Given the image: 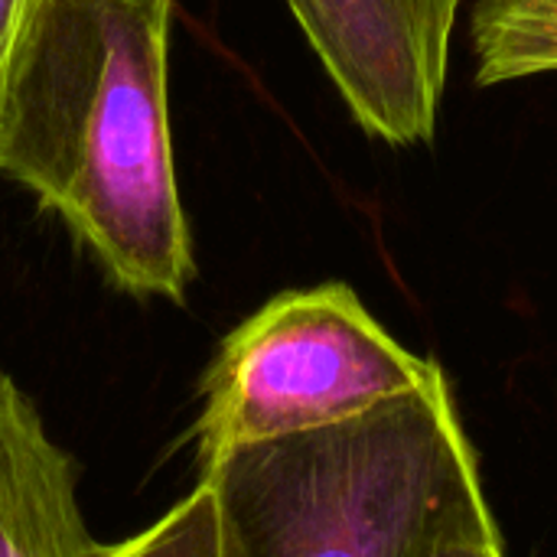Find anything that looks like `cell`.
I'll return each instance as SVG.
<instances>
[{"label":"cell","mask_w":557,"mask_h":557,"mask_svg":"<svg viewBox=\"0 0 557 557\" xmlns=\"http://www.w3.org/2000/svg\"><path fill=\"white\" fill-rule=\"evenodd\" d=\"M199 480L215 493L219 557H411L483 483L447 379L366 418L235 450Z\"/></svg>","instance_id":"2"},{"label":"cell","mask_w":557,"mask_h":557,"mask_svg":"<svg viewBox=\"0 0 557 557\" xmlns=\"http://www.w3.org/2000/svg\"><path fill=\"white\" fill-rule=\"evenodd\" d=\"M356 121L388 140H431L460 0H287Z\"/></svg>","instance_id":"4"},{"label":"cell","mask_w":557,"mask_h":557,"mask_svg":"<svg viewBox=\"0 0 557 557\" xmlns=\"http://www.w3.org/2000/svg\"><path fill=\"white\" fill-rule=\"evenodd\" d=\"M437 379L441 366L405 349L352 287L277 294L222 339L202 379L196 467L366 418Z\"/></svg>","instance_id":"3"},{"label":"cell","mask_w":557,"mask_h":557,"mask_svg":"<svg viewBox=\"0 0 557 557\" xmlns=\"http://www.w3.org/2000/svg\"><path fill=\"white\" fill-rule=\"evenodd\" d=\"M72 457L0 372V557H95Z\"/></svg>","instance_id":"5"},{"label":"cell","mask_w":557,"mask_h":557,"mask_svg":"<svg viewBox=\"0 0 557 557\" xmlns=\"http://www.w3.org/2000/svg\"><path fill=\"white\" fill-rule=\"evenodd\" d=\"M36 0H0V78H3V69L10 62V52L23 33V23L29 16Z\"/></svg>","instance_id":"9"},{"label":"cell","mask_w":557,"mask_h":557,"mask_svg":"<svg viewBox=\"0 0 557 557\" xmlns=\"http://www.w3.org/2000/svg\"><path fill=\"white\" fill-rule=\"evenodd\" d=\"M411 557H509L483 483L460 493L421 535Z\"/></svg>","instance_id":"8"},{"label":"cell","mask_w":557,"mask_h":557,"mask_svg":"<svg viewBox=\"0 0 557 557\" xmlns=\"http://www.w3.org/2000/svg\"><path fill=\"white\" fill-rule=\"evenodd\" d=\"M170 0H36L0 78V173L29 186L121 290L193 281L166 111Z\"/></svg>","instance_id":"1"},{"label":"cell","mask_w":557,"mask_h":557,"mask_svg":"<svg viewBox=\"0 0 557 557\" xmlns=\"http://www.w3.org/2000/svg\"><path fill=\"white\" fill-rule=\"evenodd\" d=\"M95 557H219V509L206 480L144 532L101 545Z\"/></svg>","instance_id":"7"},{"label":"cell","mask_w":557,"mask_h":557,"mask_svg":"<svg viewBox=\"0 0 557 557\" xmlns=\"http://www.w3.org/2000/svg\"><path fill=\"white\" fill-rule=\"evenodd\" d=\"M473 55L480 85L557 72V0H480Z\"/></svg>","instance_id":"6"}]
</instances>
